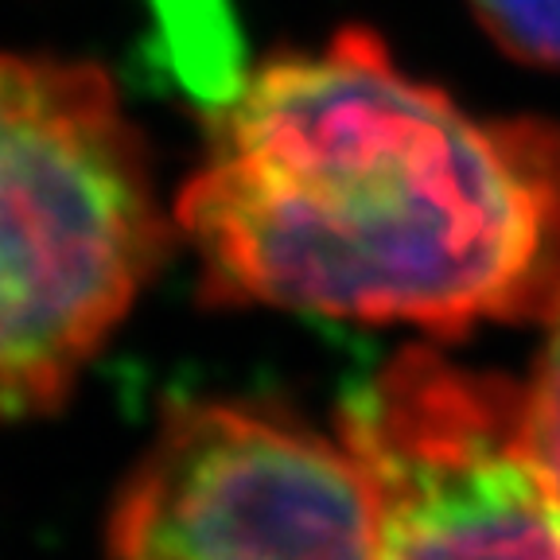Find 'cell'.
I'll return each instance as SVG.
<instances>
[{
  "mask_svg": "<svg viewBox=\"0 0 560 560\" xmlns=\"http://www.w3.org/2000/svg\"><path fill=\"white\" fill-rule=\"evenodd\" d=\"M175 219L219 304L459 335L560 307V125L487 121L347 27L230 94Z\"/></svg>",
  "mask_w": 560,
  "mask_h": 560,
  "instance_id": "6da1fadb",
  "label": "cell"
},
{
  "mask_svg": "<svg viewBox=\"0 0 560 560\" xmlns=\"http://www.w3.org/2000/svg\"><path fill=\"white\" fill-rule=\"evenodd\" d=\"M164 249L144 144L109 79L0 55V420L62 401Z\"/></svg>",
  "mask_w": 560,
  "mask_h": 560,
  "instance_id": "7a4b0ae2",
  "label": "cell"
},
{
  "mask_svg": "<svg viewBox=\"0 0 560 560\" xmlns=\"http://www.w3.org/2000/svg\"><path fill=\"white\" fill-rule=\"evenodd\" d=\"M342 447L374 494V560H560L514 382L405 350L350 389Z\"/></svg>",
  "mask_w": 560,
  "mask_h": 560,
  "instance_id": "3957f363",
  "label": "cell"
},
{
  "mask_svg": "<svg viewBox=\"0 0 560 560\" xmlns=\"http://www.w3.org/2000/svg\"><path fill=\"white\" fill-rule=\"evenodd\" d=\"M374 494L347 447L230 405L167 417L109 560H374Z\"/></svg>",
  "mask_w": 560,
  "mask_h": 560,
  "instance_id": "277c9868",
  "label": "cell"
},
{
  "mask_svg": "<svg viewBox=\"0 0 560 560\" xmlns=\"http://www.w3.org/2000/svg\"><path fill=\"white\" fill-rule=\"evenodd\" d=\"M506 55L534 67H560V0H471Z\"/></svg>",
  "mask_w": 560,
  "mask_h": 560,
  "instance_id": "5b68a950",
  "label": "cell"
},
{
  "mask_svg": "<svg viewBox=\"0 0 560 560\" xmlns=\"http://www.w3.org/2000/svg\"><path fill=\"white\" fill-rule=\"evenodd\" d=\"M525 440L552 506L560 510V307L552 315V335L537 362V377L525 394Z\"/></svg>",
  "mask_w": 560,
  "mask_h": 560,
  "instance_id": "8992f818",
  "label": "cell"
}]
</instances>
